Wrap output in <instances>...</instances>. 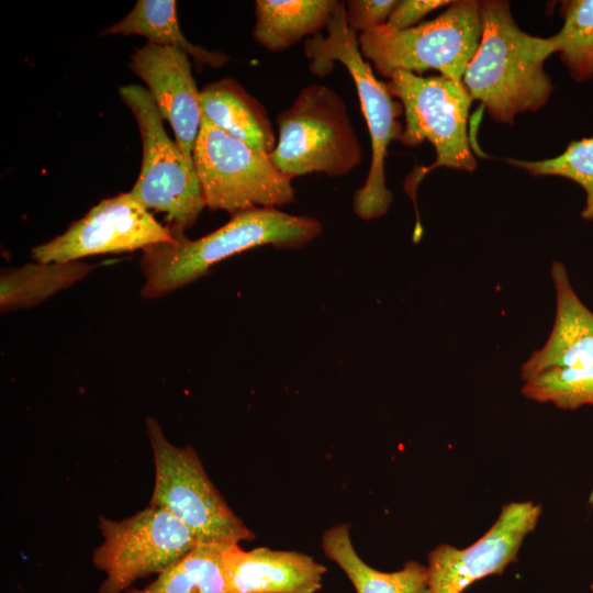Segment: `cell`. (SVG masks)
<instances>
[{
	"label": "cell",
	"instance_id": "obj_1",
	"mask_svg": "<svg viewBox=\"0 0 593 593\" xmlns=\"http://www.w3.org/2000/svg\"><path fill=\"white\" fill-rule=\"evenodd\" d=\"M482 35L462 83L490 116L512 124L517 114L538 111L553 90L545 60L553 54L549 37L524 32L504 0L480 1Z\"/></svg>",
	"mask_w": 593,
	"mask_h": 593
},
{
	"label": "cell",
	"instance_id": "obj_2",
	"mask_svg": "<svg viewBox=\"0 0 593 593\" xmlns=\"http://www.w3.org/2000/svg\"><path fill=\"white\" fill-rule=\"evenodd\" d=\"M322 230L314 217L256 208L232 215L226 224L198 239L174 234V242L143 250L139 266L145 282L141 295L163 298L206 275L215 264L258 246L301 248Z\"/></svg>",
	"mask_w": 593,
	"mask_h": 593
},
{
	"label": "cell",
	"instance_id": "obj_3",
	"mask_svg": "<svg viewBox=\"0 0 593 593\" xmlns=\"http://www.w3.org/2000/svg\"><path fill=\"white\" fill-rule=\"evenodd\" d=\"M327 35L316 34L304 44L311 71L327 76L336 61L349 71L361 105L371 141V164L365 183L354 197V211L362 220L384 215L390 209L393 194L385 183V157L392 141H399L403 127L399 116L403 113L401 102L394 98L387 82L380 81L371 65L360 51L357 33L346 23L345 1H340L328 25Z\"/></svg>",
	"mask_w": 593,
	"mask_h": 593
},
{
	"label": "cell",
	"instance_id": "obj_4",
	"mask_svg": "<svg viewBox=\"0 0 593 593\" xmlns=\"http://www.w3.org/2000/svg\"><path fill=\"white\" fill-rule=\"evenodd\" d=\"M391 94L402 107L405 125L399 138L405 146L428 141L436 160L414 170L405 180L404 190L416 209V189L425 175L437 167L473 171L477 160L468 136V116L473 101L461 82L444 76L424 77L405 70L394 71L387 82ZM414 240L422 235L416 209Z\"/></svg>",
	"mask_w": 593,
	"mask_h": 593
},
{
	"label": "cell",
	"instance_id": "obj_5",
	"mask_svg": "<svg viewBox=\"0 0 593 593\" xmlns=\"http://www.w3.org/2000/svg\"><path fill=\"white\" fill-rule=\"evenodd\" d=\"M278 139L268 155L283 174L348 175L362 161V148L344 99L332 88L311 83L277 116Z\"/></svg>",
	"mask_w": 593,
	"mask_h": 593
},
{
	"label": "cell",
	"instance_id": "obj_6",
	"mask_svg": "<svg viewBox=\"0 0 593 593\" xmlns=\"http://www.w3.org/2000/svg\"><path fill=\"white\" fill-rule=\"evenodd\" d=\"M481 35L480 1L457 0L430 21L402 31L382 25L360 34L358 41L363 57L387 78L396 70L417 75L437 70L462 83Z\"/></svg>",
	"mask_w": 593,
	"mask_h": 593
},
{
	"label": "cell",
	"instance_id": "obj_7",
	"mask_svg": "<svg viewBox=\"0 0 593 593\" xmlns=\"http://www.w3.org/2000/svg\"><path fill=\"white\" fill-rule=\"evenodd\" d=\"M155 479L148 505L170 512L198 541L230 546L255 538L209 478L191 445L170 443L155 417L145 419Z\"/></svg>",
	"mask_w": 593,
	"mask_h": 593
},
{
	"label": "cell",
	"instance_id": "obj_8",
	"mask_svg": "<svg viewBox=\"0 0 593 593\" xmlns=\"http://www.w3.org/2000/svg\"><path fill=\"white\" fill-rule=\"evenodd\" d=\"M133 113L142 138L141 172L130 193L147 210L163 212L174 234H184L206 206L194 165L164 127L149 91L139 85L119 89Z\"/></svg>",
	"mask_w": 593,
	"mask_h": 593
},
{
	"label": "cell",
	"instance_id": "obj_9",
	"mask_svg": "<svg viewBox=\"0 0 593 593\" xmlns=\"http://www.w3.org/2000/svg\"><path fill=\"white\" fill-rule=\"evenodd\" d=\"M193 164L205 205L234 215L294 201L292 178L269 156L230 136L202 119Z\"/></svg>",
	"mask_w": 593,
	"mask_h": 593
},
{
	"label": "cell",
	"instance_id": "obj_10",
	"mask_svg": "<svg viewBox=\"0 0 593 593\" xmlns=\"http://www.w3.org/2000/svg\"><path fill=\"white\" fill-rule=\"evenodd\" d=\"M102 542L92 564L104 573L98 593H125L133 584L159 574L188 553L198 539L165 508L147 505L120 521L98 518Z\"/></svg>",
	"mask_w": 593,
	"mask_h": 593
},
{
	"label": "cell",
	"instance_id": "obj_11",
	"mask_svg": "<svg viewBox=\"0 0 593 593\" xmlns=\"http://www.w3.org/2000/svg\"><path fill=\"white\" fill-rule=\"evenodd\" d=\"M175 237L130 192L107 198L55 238L32 248L38 262H66L88 256L144 250Z\"/></svg>",
	"mask_w": 593,
	"mask_h": 593
},
{
	"label": "cell",
	"instance_id": "obj_12",
	"mask_svg": "<svg viewBox=\"0 0 593 593\" xmlns=\"http://www.w3.org/2000/svg\"><path fill=\"white\" fill-rule=\"evenodd\" d=\"M540 515L541 506L533 501L510 502L470 546H436L426 566L430 593H462L479 580L503 573L517 560L524 539L536 528Z\"/></svg>",
	"mask_w": 593,
	"mask_h": 593
},
{
	"label": "cell",
	"instance_id": "obj_13",
	"mask_svg": "<svg viewBox=\"0 0 593 593\" xmlns=\"http://www.w3.org/2000/svg\"><path fill=\"white\" fill-rule=\"evenodd\" d=\"M188 57L181 49L147 42L135 48L128 66L147 85L159 113L174 130L176 144L188 161L193 164L202 113L200 90Z\"/></svg>",
	"mask_w": 593,
	"mask_h": 593
},
{
	"label": "cell",
	"instance_id": "obj_14",
	"mask_svg": "<svg viewBox=\"0 0 593 593\" xmlns=\"http://www.w3.org/2000/svg\"><path fill=\"white\" fill-rule=\"evenodd\" d=\"M223 569L231 593H316L326 567L299 551L230 545Z\"/></svg>",
	"mask_w": 593,
	"mask_h": 593
},
{
	"label": "cell",
	"instance_id": "obj_15",
	"mask_svg": "<svg viewBox=\"0 0 593 593\" xmlns=\"http://www.w3.org/2000/svg\"><path fill=\"white\" fill-rule=\"evenodd\" d=\"M550 272L556 294L553 325L545 344L522 365L523 381L546 369L593 363V312L573 289L562 262L555 260Z\"/></svg>",
	"mask_w": 593,
	"mask_h": 593
},
{
	"label": "cell",
	"instance_id": "obj_16",
	"mask_svg": "<svg viewBox=\"0 0 593 593\" xmlns=\"http://www.w3.org/2000/svg\"><path fill=\"white\" fill-rule=\"evenodd\" d=\"M202 119L269 155L277 138L266 108L235 79L226 77L200 90Z\"/></svg>",
	"mask_w": 593,
	"mask_h": 593
},
{
	"label": "cell",
	"instance_id": "obj_17",
	"mask_svg": "<svg viewBox=\"0 0 593 593\" xmlns=\"http://www.w3.org/2000/svg\"><path fill=\"white\" fill-rule=\"evenodd\" d=\"M322 549L344 571L357 593H430L425 564L407 561L402 569L384 572L366 563L354 548L347 524L325 530Z\"/></svg>",
	"mask_w": 593,
	"mask_h": 593
},
{
	"label": "cell",
	"instance_id": "obj_18",
	"mask_svg": "<svg viewBox=\"0 0 593 593\" xmlns=\"http://www.w3.org/2000/svg\"><path fill=\"white\" fill-rule=\"evenodd\" d=\"M340 1L257 0L255 41L270 52H282L327 27Z\"/></svg>",
	"mask_w": 593,
	"mask_h": 593
},
{
	"label": "cell",
	"instance_id": "obj_19",
	"mask_svg": "<svg viewBox=\"0 0 593 593\" xmlns=\"http://www.w3.org/2000/svg\"><path fill=\"white\" fill-rule=\"evenodd\" d=\"M142 35L158 46L175 47L192 56L200 66H224L230 56L220 51H209L189 42L182 34L174 0H138L120 21L101 35Z\"/></svg>",
	"mask_w": 593,
	"mask_h": 593
},
{
	"label": "cell",
	"instance_id": "obj_20",
	"mask_svg": "<svg viewBox=\"0 0 593 593\" xmlns=\"http://www.w3.org/2000/svg\"><path fill=\"white\" fill-rule=\"evenodd\" d=\"M93 267L82 260L66 262H27L3 268L0 275L2 313L27 309L82 280Z\"/></svg>",
	"mask_w": 593,
	"mask_h": 593
},
{
	"label": "cell",
	"instance_id": "obj_21",
	"mask_svg": "<svg viewBox=\"0 0 593 593\" xmlns=\"http://www.w3.org/2000/svg\"><path fill=\"white\" fill-rule=\"evenodd\" d=\"M227 546L198 541L180 560L143 588L125 593H231L224 569Z\"/></svg>",
	"mask_w": 593,
	"mask_h": 593
},
{
	"label": "cell",
	"instance_id": "obj_22",
	"mask_svg": "<svg viewBox=\"0 0 593 593\" xmlns=\"http://www.w3.org/2000/svg\"><path fill=\"white\" fill-rule=\"evenodd\" d=\"M561 15L562 27L549 37L553 53H559L575 80H589L593 76V0L563 1Z\"/></svg>",
	"mask_w": 593,
	"mask_h": 593
},
{
	"label": "cell",
	"instance_id": "obj_23",
	"mask_svg": "<svg viewBox=\"0 0 593 593\" xmlns=\"http://www.w3.org/2000/svg\"><path fill=\"white\" fill-rule=\"evenodd\" d=\"M522 393L538 403L561 410L593 406V363L546 369L524 381Z\"/></svg>",
	"mask_w": 593,
	"mask_h": 593
},
{
	"label": "cell",
	"instance_id": "obj_24",
	"mask_svg": "<svg viewBox=\"0 0 593 593\" xmlns=\"http://www.w3.org/2000/svg\"><path fill=\"white\" fill-rule=\"evenodd\" d=\"M507 161L534 176H558L579 184L585 193L581 216L593 221V136L571 142L560 155L552 158Z\"/></svg>",
	"mask_w": 593,
	"mask_h": 593
},
{
	"label": "cell",
	"instance_id": "obj_25",
	"mask_svg": "<svg viewBox=\"0 0 593 593\" xmlns=\"http://www.w3.org/2000/svg\"><path fill=\"white\" fill-rule=\"evenodd\" d=\"M398 0L345 1L346 23L354 32L368 33L384 25Z\"/></svg>",
	"mask_w": 593,
	"mask_h": 593
},
{
	"label": "cell",
	"instance_id": "obj_26",
	"mask_svg": "<svg viewBox=\"0 0 593 593\" xmlns=\"http://www.w3.org/2000/svg\"><path fill=\"white\" fill-rule=\"evenodd\" d=\"M450 3L448 0H400L384 26L392 31L413 27L429 12Z\"/></svg>",
	"mask_w": 593,
	"mask_h": 593
},
{
	"label": "cell",
	"instance_id": "obj_27",
	"mask_svg": "<svg viewBox=\"0 0 593 593\" xmlns=\"http://www.w3.org/2000/svg\"><path fill=\"white\" fill-rule=\"evenodd\" d=\"M591 591H592V593H593V584L591 585Z\"/></svg>",
	"mask_w": 593,
	"mask_h": 593
},
{
	"label": "cell",
	"instance_id": "obj_28",
	"mask_svg": "<svg viewBox=\"0 0 593 593\" xmlns=\"http://www.w3.org/2000/svg\"><path fill=\"white\" fill-rule=\"evenodd\" d=\"M592 496H593V490H592V492H591V497H592Z\"/></svg>",
	"mask_w": 593,
	"mask_h": 593
}]
</instances>
